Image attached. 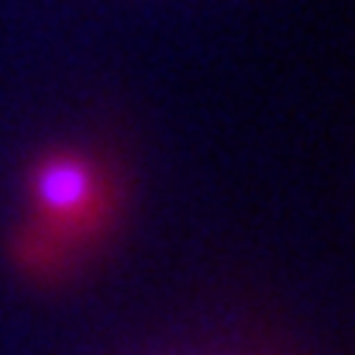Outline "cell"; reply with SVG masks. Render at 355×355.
Returning a JSON list of instances; mask_svg holds the SVG:
<instances>
[{"label":"cell","mask_w":355,"mask_h":355,"mask_svg":"<svg viewBox=\"0 0 355 355\" xmlns=\"http://www.w3.org/2000/svg\"><path fill=\"white\" fill-rule=\"evenodd\" d=\"M114 211L111 173L87 152L55 148L28 173V218L14 262L31 279H59L107 232Z\"/></svg>","instance_id":"obj_1"}]
</instances>
